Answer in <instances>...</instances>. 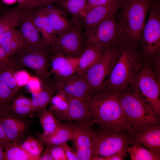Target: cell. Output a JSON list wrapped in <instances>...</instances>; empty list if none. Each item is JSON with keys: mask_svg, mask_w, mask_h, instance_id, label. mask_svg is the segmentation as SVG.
Segmentation results:
<instances>
[{"mask_svg": "<svg viewBox=\"0 0 160 160\" xmlns=\"http://www.w3.org/2000/svg\"><path fill=\"white\" fill-rule=\"evenodd\" d=\"M120 91L98 93L92 97L88 102L91 121L101 129L124 130L130 132L120 103Z\"/></svg>", "mask_w": 160, "mask_h": 160, "instance_id": "6da1fadb", "label": "cell"}, {"mask_svg": "<svg viewBox=\"0 0 160 160\" xmlns=\"http://www.w3.org/2000/svg\"><path fill=\"white\" fill-rule=\"evenodd\" d=\"M140 55L133 44L125 42L120 55L100 92L120 91L129 86L141 68Z\"/></svg>", "mask_w": 160, "mask_h": 160, "instance_id": "7a4b0ae2", "label": "cell"}, {"mask_svg": "<svg viewBox=\"0 0 160 160\" xmlns=\"http://www.w3.org/2000/svg\"><path fill=\"white\" fill-rule=\"evenodd\" d=\"M152 0H122L117 21L122 39L133 44L140 41Z\"/></svg>", "mask_w": 160, "mask_h": 160, "instance_id": "3957f363", "label": "cell"}, {"mask_svg": "<svg viewBox=\"0 0 160 160\" xmlns=\"http://www.w3.org/2000/svg\"><path fill=\"white\" fill-rule=\"evenodd\" d=\"M119 100L126 124L131 133L140 129L159 124L160 116L130 86L120 91Z\"/></svg>", "mask_w": 160, "mask_h": 160, "instance_id": "277c9868", "label": "cell"}, {"mask_svg": "<svg viewBox=\"0 0 160 160\" xmlns=\"http://www.w3.org/2000/svg\"><path fill=\"white\" fill-rule=\"evenodd\" d=\"M124 42L122 41L107 47L98 60L84 73L92 97L100 92L108 78Z\"/></svg>", "mask_w": 160, "mask_h": 160, "instance_id": "5b68a950", "label": "cell"}, {"mask_svg": "<svg viewBox=\"0 0 160 160\" xmlns=\"http://www.w3.org/2000/svg\"><path fill=\"white\" fill-rule=\"evenodd\" d=\"M131 134L124 130L101 129L94 132L91 143L92 159L104 158L120 152L126 153L127 147L132 141Z\"/></svg>", "mask_w": 160, "mask_h": 160, "instance_id": "8992f818", "label": "cell"}, {"mask_svg": "<svg viewBox=\"0 0 160 160\" xmlns=\"http://www.w3.org/2000/svg\"><path fill=\"white\" fill-rule=\"evenodd\" d=\"M51 46L47 45L40 49L24 47L10 58V64L15 71L28 67L35 73L41 82L50 77L48 66Z\"/></svg>", "mask_w": 160, "mask_h": 160, "instance_id": "52a82bcc", "label": "cell"}, {"mask_svg": "<svg viewBox=\"0 0 160 160\" xmlns=\"http://www.w3.org/2000/svg\"><path fill=\"white\" fill-rule=\"evenodd\" d=\"M149 66L141 68L130 86L156 113L160 116V84Z\"/></svg>", "mask_w": 160, "mask_h": 160, "instance_id": "ba28073f", "label": "cell"}, {"mask_svg": "<svg viewBox=\"0 0 160 160\" xmlns=\"http://www.w3.org/2000/svg\"><path fill=\"white\" fill-rule=\"evenodd\" d=\"M71 20L73 27L63 35L56 37L51 45V54L58 53L76 58L84 49L83 29L80 17L73 16Z\"/></svg>", "mask_w": 160, "mask_h": 160, "instance_id": "9c48e42d", "label": "cell"}, {"mask_svg": "<svg viewBox=\"0 0 160 160\" xmlns=\"http://www.w3.org/2000/svg\"><path fill=\"white\" fill-rule=\"evenodd\" d=\"M116 14L105 18L89 30L84 32V48L98 45L109 46L123 41Z\"/></svg>", "mask_w": 160, "mask_h": 160, "instance_id": "30bf717a", "label": "cell"}, {"mask_svg": "<svg viewBox=\"0 0 160 160\" xmlns=\"http://www.w3.org/2000/svg\"><path fill=\"white\" fill-rule=\"evenodd\" d=\"M140 39L142 51L145 55L152 57L160 50V4L153 1L150 8Z\"/></svg>", "mask_w": 160, "mask_h": 160, "instance_id": "8fae6325", "label": "cell"}, {"mask_svg": "<svg viewBox=\"0 0 160 160\" xmlns=\"http://www.w3.org/2000/svg\"><path fill=\"white\" fill-rule=\"evenodd\" d=\"M47 83L55 92L62 93L68 97L81 98L87 102L92 97L84 75L77 73L64 78L50 77Z\"/></svg>", "mask_w": 160, "mask_h": 160, "instance_id": "7c38bea8", "label": "cell"}, {"mask_svg": "<svg viewBox=\"0 0 160 160\" xmlns=\"http://www.w3.org/2000/svg\"><path fill=\"white\" fill-rule=\"evenodd\" d=\"M73 133L76 151L80 160H90L92 158L91 143L94 131L91 120L70 122Z\"/></svg>", "mask_w": 160, "mask_h": 160, "instance_id": "4fadbf2b", "label": "cell"}, {"mask_svg": "<svg viewBox=\"0 0 160 160\" xmlns=\"http://www.w3.org/2000/svg\"><path fill=\"white\" fill-rule=\"evenodd\" d=\"M34 9L23 11L18 26L24 40V47L37 49L48 45L41 38L39 31L34 23L33 15Z\"/></svg>", "mask_w": 160, "mask_h": 160, "instance_id": "5bb4252c", "label": "cell"}, {"mask_svg": "<svg viewBox=\"0 0 160 160\" xmlns=\"http://www.w3.org/2000/svg\"><path fill=\"white\" fill-rule=\"evenodd\" d=\"M122 0L94 7L79 17L81 25L86 32L93 28L109 16L116 14L121 5Z\"/></svg>", "mask_w": 160, "mask_h": 160, "instance_id": "9a60e30c", "label": "cell"}, {"mask_svg": "<svg viewBox=\"0 0 160 160\" xmlns=\"http://www.w3.org/2000/svg\"><path fill=\"white\" fill-rule=\"evenodd\" d=\"M78 57H73L58 53L50 54L51 67L49 74L56 78H66L77 73Z\"/></svg>", "mask_w": 160, "mask_h": 160, "instance_id": "2e32d148", "label": "cell"}, {"mask_svg": "<svg viewBox=\"0 0 160 160\" xmlns=\"http://www.w3.org/2000/svg\"><path fill=\"white\" fill-rule=\"evenodd\" d=\"M44 7L54 34L56 37L63 35L73 27V22L69 19L64 10L50 5Z\"/></svg>", "mask_w": 160, "mask_h": 160, "instance_id": "e0dca14e", "label": "cell"}, {"mask_svg": "<svg viewBox=\"0 0 160 160\" xmlns=\"http://www.w3.org/2000/svg\"><path fill=\"white\" fill-rule=\"evenodd\" d=\"M132 141L147 149L160 153V126L151 125L135 131L131 134Z\"/></svg>", "mask_w": 160, "mask_h": 160, "instance_id": "ac0fdd59", "label": "cell"}, {"mask_svg": "<svg viewBox=\"0 0 160 160\" xmlns=\"http://www.w3.org/2000/svg\"><path fill=\"white\" fill-rule=\"evenodd\" d=\"M0 123L9 141L19 143L26 129L25 121L7 112L0 113Z\"/></svg>", "mask_w": 160, "mask_h": 160, "instance_id": "d6986e66", "label": "cell"}, {"mask_svg": "<svg viewBox=\"0 0 160 160\" xmlns=\"http://www.w3.org/2000/svg\"><path fill=\"white\" fill-rule=\"evenodd\" d=\"M109 46L98 45L85 48L78 57L77 73L84 75L89 68L98 60L105 50Z\"/></svg>", "mask_w": 160, "mask_h": 160, "instance_id": "ffe728a7", "label": "cell"}, {"mask_svg": "<svg viewBox=\"0 0 160 160\" xmlns=\"http://www.w3.org/2000/svg\"><path fill=\"white\" fill-rule=\"evenodd\" d=\"M0 45L10 58L24 47V43L19 30L12 28L0 37Z\"/></svg>", "mask_w": 160, "mask_h": 160, "instance_id": "44dd1931", "label": "cell"}, {"mask_svg": "<svg viewBox=\"0 0 160 160\" xmlns=\"http://www.w3.org/2000/svg\"><path fill=\"white\" fill-rule=\"evenodd\" d=\"M67 97L69 105L67 120L77 122L91 120L88 102L78 98Z\"/></svg>", "mask_w": 160, "mask_h": 160, "instance_id": "7402d4cb", "label": "cell"}, {"mask_svg": "<svg viewBox=\"0 0 160 160\" xmlns=\"http://www.w3.org/2000/svg\"><path fill=\"white\" fill-rule=\"evenodd\" d=\"M33 20L39 31L41 33L42 39L46 44L51 46L56 36L54 34L44 7L34 9Z\"/></svg>", "mask_w": 160, "mask_h": 160, "instance_id": "603a6c76", "label": "cell"}, {"mask_svg": "<svg viewBox=\"0 0 160 160\" xmlns=\"http://www.w3.org/2000/svg\"><path fill=\"white\" fill-rule=\"evenodd\" d=\"M72 129L68 124L60 123L56 129L50 137L40 140L47 147L59 145L73 139Z\"/></svg>", "mask_w": 160, "mask_h": 160, "instance_id": "cb8c5ba5", "label": "cell"}, {"mask_svg": "<svg viewBox=\"0 0 160 160\" xmlns=\"http://www.w3.org/2000/svg\"><path fill=\"white\" fill-rule=\"evenodd\" d=\"M42 83L41 90L37 93L32 94L31 98L33 112H37L39 113L46 109L55 92L47 83Z\"/></svg>", "mask_w": 160, "mask_h": 160, "instance_id": "d4e9b609", "label": "cell"}, {"mask_svg": "<svg viewBox=\"0 0 160 160\" xmlns=\"http://www.w3.org/2000/svg\"><path fill=\"white\" fill-rule=\"evenodd\" d=\"M23 11L17 6L0 16V38L9 29L19 26Z\"/></svg>", "mask_w": 160, "mask_h": 160, "instance_id": "484cf974", "label": "cell"}, {"mask_svg": "<svg viewBox=\"0 0 160 160\" xmlns=\"http://www.w3.org/2000/svg\"><path fill=\"white\" fill-rule=\"evenodd\" d=\"M126 151L132 160H160V153L148 149L135 141H132Z\"/></svg>", "mask_w": 160, "mask_h": 160, "instance_id": "4316f807", "label": "cell"}, {"mask_svg": "<svg viewBox=\"0 0 160 160\" xmlns=\"http://www.w3.org/2000/svg\"><path fill=\"white\" fill-rule=\"evenodd\" d=\"M50 111L59 120H67L69 103L67 97L64 94L56 92L50 102Z\"/></svg>", "mask_w": 160, "mask_h": 160, "instance_id": "83f0119b", "label": "cell"}, {"mask_svg": "<svg viewBox=\"0 0 160 160\" xmlns=\"http://www.w3.org/2000/svg\"><path fill=\"white\" fill-rule=\"evenodd\" d=\"M38 114L39 121L43 130V133L39 135L40 140L47 138L55 132L60 121L49 110L46 109Z\"/></svg>", "mask_w": 160, "mask_h": 160, "instance_id": "f1b7e54d", "label": "cell"}, {"mask_svg": "<svg viewBox=\"0 0 160 160\" xmlns=\"http://www.w3.org/2000/svg\"><path fill=\"white\" fill-rule=\"evenodd\" d=\"M4 160H37L25 150L19 143H9L4 150Z\"/></svg>", "mask_w": 160, "mask_h": 160, "instance_id": "f546056e", "label": "cell"}, {"mask_svg": "<svg viewBox=\"0 0 160 160\" xmlns=\"http://www.w3.org/2000/svg\"><path fill=\"white\" fill-rule=\"evenodd\" d=\"M9 112L22 116L27 115L33 112L31 98L23 94H17L10 105Z\"/></svg>", "mask_w": 160, "mask_h": 160, "instance_id": "4dcf8cb0", "label": "cell"}, {"mask_svg": "<svg viewBox=\"0 0 160 160\" xmlns=\"http://www.w3.org/2000/svg\"><path fill=\"white\" fill-rule=\"evenodd\" d=\"M19 90L12 89L0 81V113L9 112L10 105Z\"/></svg>", "mask_w": 160, "mask_h": 160, "instance_id": "1f68e13d", "label": "cell"}, {"mask_svg": "<svg viewBox=\"0 0 160 160\" xmlns=\"http://www.w3.org/2000/svg\"><path fill=\"white\" fill-rule=\"evenodd\" d=\"M87 0H60L56 3L73 16L81 17Z\"/></svg>", "mask_w": 160, "mask_h": 160, "instance_id": "d6a6232c", "label": "cell"}, {"mask_svg": "<svg viewBox=\"0 0 160 160\" xmlns=\"http://www.w3.org/2000/svg\"><path fill=\"white\" fill-rule=\"evenodd\" d=\"M44 144L40 140H38L29 135L21 145L22 147L31 156L39 160L44 150Z\"/></svg>", "mask_w": 160, "mask_h": 160, "instance_id": "836d02e7", "label": "cell"}, {"mask_svg": "<svg viewBox=\"0 0 160 160\" xmlns=\"http://www.w3.org/2000/svg\"><path fill=\"white\" fill-rule=\"evenodd\" d=\"M15 71L10 64L0 69V81L10 88L14 90H19L16 82L14 73Z\"/></svg>", "mask_w": 160, "mask_h": 160, "instance_id": "e575fe53", "label": "cell"}, {"mask_svg": "<svg viewBox=\"0 0 160 160\" xmlns=\"http://www.w3.org/2000/svg\"><path fill=\"white\" fill-rule=\"evenodd\" d=\"M60 0H28L23 7V10L34 9L39 7H44L54 3H56Z\"/></svg>", "mask_w": 160, "mask_h": 160, "instance_id": "d590c367", "label": "cell"}, {"mask_svg": "<svg viewBox=\"0 0 160 160\" xmlns=\"http://www.w3.org/2000/svg\"><path fill=\"white\" fill-rule=\"evenodd\" d=\"M31 76L27 71L23 69L17 71L14 73L16 83L20 88L26 85Z\"/></svg>", "mask_w": 160, "mask_h": 160, "instance_id": "8d00e7d4", "label": "cell"}, {"mask_svg": "<svg viewBox=\"0 0 160 160\" xmlns=\"http://www.w3.org/2000/svg\"><path fill=\"white\" fill-rule=\"evenodd\" d=\"M26 85L32 94L37 93L41 90L42 83L38 78L31 76Z\"/></svg>", "mask_w": 160, "mask_h": 160, "instance_id": "74e56055", "label": "cell"}, {"mask_svg": "<svg viewBox=\"0 0 160 160\" xmlns=\"http://www.w3.org/2000/svg\"><path fill=\"white\" fill-rule=\"evenodd\" d=\"M49 148L53 160H68L65 152L59 145Z\"/></svg>", "mask_w": 160, "mask_h": 160, "instance_id": "f35d334b", "label": "cell"}, {"mask_svg": "<svg viewBox=\"0 0 160 160\" xmlns=\"http://www.w3.org/2000/svg\"><path fill=\"white\" fill-rule=\"evenodd\" d=\"M63 149L67 156L68 160H80L76 151L74 150L67 142L59 145Z\"/></svg>", "mask_w": 160, "mask_h": 160, "instance_id": "ab89813d", "label": "cell"}, {"mask_svg": "<svg viewBox=\"0 0 160 160\" xmlns=\"http://www.w3.org/2000/svg\"><path fill=\"white\" fill-rule=\"evenodd\" d=\"M112 3L108 0H87L83 15L87 11L94 7Z\"/></svg>", "mask_w": 160, "mask_h": 160, "instance_id": "60d3db41", "label": "cell"}, {"mask_svg": "<svg viewBox=\"0 0 160 160\" xmlns=\"http://www.w3.org/2000/svg\"><path fill=\"white\" fill-rule=\"evenodd\" d=\"M10 63V58L0 45V69L9 65Z\"/></svg>", "mask_w": 160, "mask_h": 160, "instance_id": "b9f144b4", "label": "cell"}, {"mask_svg": "<svg viewBox=\"0 0 160 160\" xmlns=\"http://www.w3.org/2000/svg\"><path fill=\"white\" fill-rule=\"evenodd\" d=\"M10 143L6 137L0 123V147L4 150L7 145Z\"/></svg>", "mask_w": 160, "mask_h": 160, "instance_id": "7bdbcfd3", "label": "cell"}, {"mask_svg": "<svg viewBox=\"0 0 160 160\" xmlns=\"http://www.w3.org/2000/svg\"><path fill=\"white\" fill-rule=\"evenodd\" d=\"M126 156V153L120 152L104 157V160H123Z\"/></svg>", "mask_w": 160, "mask_h": 160, "instance_id": "ee69618b", "label": "cell"}, {"mask_svg": "<svg viewBox=\"0 0 160 160\" xmlns=\"http://www.w3.org/2000/svg\"><path fill=\"white\" fill-rule=\"evenodd\" d=\"M39 160H53L49 147H47L40 156Z\"/></svg>", "mask_w": 160, "mask_h": 160, "instance_id": "f6af8a7d", "label": "cell"}, {"mask_svg": "<svg viewBox=\"0 0 160 160\" xmlns=\"http://www.w3.org/2000/svg\"><path fill=\"white\" fill-rule=\"evenodd\" d=\"M28 1V0H17V1L18 2L17 6L22 10L23 8Z\"/></svg>", "mask_w": 160, "mask_h": 160, "instance_id": "bcb514c9", "label": "cell"}, {"mask_svg": "<svg viewBox=\"0 0 160 160\" xmlns=\"http://www.w3.org/2000/svg\"><path fill=\"white\" fill-rule=\"evenodd\" d=\"M6 4H12L15 3L17 0H2Z\"/></svg>", "mask_w": 160, "mask_h": 160, "instance_id": "7dc6e473", "label": "cell"}, {"mask_svg": "<svg viewBox=\"0 0 160 160\" xmlns=\"http://www.w3.org/2000/svg\"><path fill=\"white\" fill-rule=\"evenodd\" d=\"M4 150L0 147V160H4Z\"/></svg>", "mask_w": 160, "mask_h": 160, "instance_id": "c3c4849f", "label": "cell"}, {"mask_svg": "<svg viewBox=\"0 0 160 160\" xmlns=\"http://www.w3.org/2000/svg\"><path fill=\"white\" fill-rule=\"evenodd\" d=\"M110 2L112 3L116 1L117 0H108Z\"/></svg>", "mask_w": 160, "mask_h": 160, "instance_id": "681fc988", "label": "cell"}]
</instances>
